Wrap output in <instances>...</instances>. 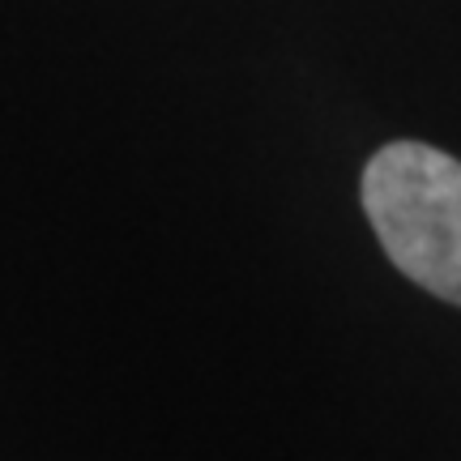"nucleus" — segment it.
<instances>
[{
  "label": "nucleus",
  "instance_id": "obj_1",
  "mask_svg": "<svg viewBox=\"0 0 461 461\" xmlns=\"http://www.w3.org/2000/svg\"><path fill=\"white\" fill-rule=\"evenodd\" d=\"M363 214L389 261L461 308V163L423 141H393L363 167Z\"/></svg>",
  "mask_w": 461,
  "mask_h": 461
}]
</instances>
